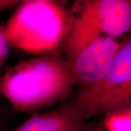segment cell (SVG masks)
I'll list each match as a JSON object with an SVG mask.
<instances>
[{"label": "cell", "instance_id": "cell-1", "mask_svg": "<svg viewBox=\"0 0 131 131\" xmlns=\"http://www.w3.org/2000/svg\"><path fill=\"white\" fill-rule=\"evenodd\" d=\"M74 85L71 63L54 51L9 68L1 77L0 94L16 109L32 112L65 98Z\"/></svg>", "mask_w": 131, "mask_h": 131}, {"label": "cell", "instance_id": "cell-2", "mask_svg": "<svg viewBox=\"0 0 131 131\" xmlns=\"http://www.w3.org/2000/svg\"><path fill=\"white\" fill-rule=\"evenodd\" d=\"M69 12L51 0L20 1L2 31L9 45L44 54L56 51L65 37Z\"/></svg>", "mask_w": 131, "mask_h": 131}, {"label": "cell", "instance_id": "cell-3", "mask_svg": "<svg viewBox=\"0 0 131 131\" xmlns=\"http://www.w3.org/2000/svg\"><path fill=\"white\" fill-rule=\"evenodd\" d=\"M70 104L89 119L131 108L130 37L123 39L122 47L107 73L93 84L80 88Z\"/></svg>", "mask_w": 131, "mask_h": 131}, {"label": "cell", "instance_id": "cell-4", "mask_svg": "<svg viewBox=\"0 0 131 131\" xmlns=\"http://www.w3.org/2000/svg\"><path fill=\"white\" fill-rule=\"evenodd\" d=\"M122 43L123 40L102 36L83 49L69 62L76 84L84 88L103 77L114 63Z\"/></svg>", "mask_w": 131, "mask_h": 131}, {"label": "cell", "instance_id": "cell-5", "mask_svg": "<svg viewBox=\"0 0 131 131\" xmlns=\"http://www.w3.org/2000/svg\"><path fill=\"white\" fill-rule=\"evenodd\" d=\"M102 36L87 0L75 2L69 12L66 32L61 45L63 56L69 62L72 61L83 49Z\"/></svg>", "mask_w": 131, "mask_h": 131}, {"label": "cell", "instance_id": "cell-6", "mask_svg": "<svg viewBox=\"0 0 131 131\" xmlns=\"http://www.w3.org/2000/svg\"><path fill=\"white\" fill-rule=\"evenodd\" d=\"M70 103L50 112L34 114L13 131H89L95 125Z\"/></svg>", "mask_w": 131, "mask_h": 131}, {"label": "cell", "instance_id": "cell-7", "mask_svg": "<svg viewBox=\"0 0 131 131\" xmlns=\"http://www.w3.org/2000/svg\"><path fill=\"white\" fill-rule=\"evenodd\" d=\"M103 36L118 39L130 31V0H87Z\"/></svg>", "mask_w": 131, "mask_h": 131}, {"label": "cell", "instance_id": "cell-8", "mask_svg": "<svg viewBox=\"0 0 131 131\" xmlns=\"http://www.w3.org/2000/svg\"><path fill=\"white\" fill-rule=\"evenodd\" d=\"M103 117V131H131V108L109 113Z\"/></svg>", "mask_w": 131, "mask_h": 131}, {"label": "cell", "instance_id": "cell-9", "mask_svg": "<svg viewBox=\"0 0 131 131\" xmlns=\"http://www.w3.org/2000/svg\"><path fill=\"white\" fill-rule=\"evenodd\" d=\"M9 51V45L3 34L2 28L0 27V80L2 77L1 72L5 65V63L7 59Z\"/></svg>", "mask_w": 131, "mask_h": 131}, {"label": "cell", "instance_id": "cell-10", "mask_svg": "<svg viewBox=\"0 0 131 131\" xmlns=\"http://www.w3.org/2000/svg\"><path fill=\"white\" fill-rule=\"evenodd\" d=\"M20 2L18 0H0V12L15 9Z\"/></svg>", "mask_w": 131, "mask_h": 131}, {"label": "cell", "instance_id": "cell-11", "mask_svg": "<svg viewBox=\"0 0 131 131\" xmlns=\"http://www.w3.org/2000/svg\"><path fill=\"white\" fill-rule=\"evenodd\" d=\"M89 131H103L102 124H95Z\"/></svg>", "mask_w": 131, "mask_h": 131}]
</instances>
